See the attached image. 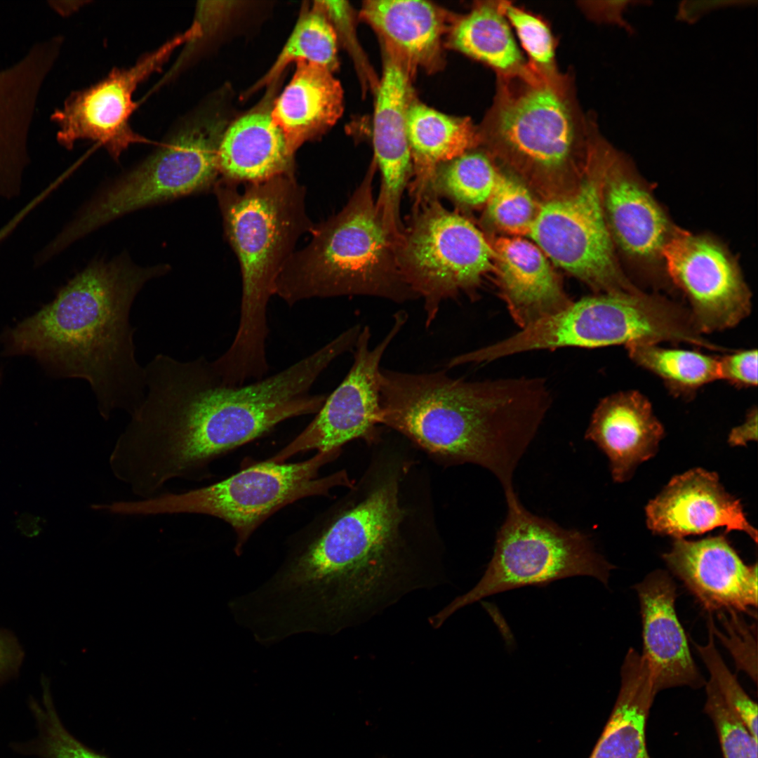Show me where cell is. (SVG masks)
I'll use <instances>...</instances> for the list:
<instances>
[{"mask_svg":"<svg viewBox=\"0 0 758 758\" xmlns=\"http://www.w3.org/2000/svg\"><path fill=\"white\" fill-rule=\"evenodd\" d=\"M335 338L285 369L227 385L204 357L157 354L145 368V398L117 438L124 469L148 496L172 480L192 479L219 456L288 419L316 414L327 394H313L321 373L345 353Z\"/></svg>","mask_w":758,"mask_h":758,"instance_id":"obj_1","label":"cell"},{"mask_svg":"<svg viewBox=\"0 0 758 758\" xmlns=\"http://www.w3.org/2000/svg\"><path fill=\"white\" fill-rule=\"evenodd\" d=\"M400 477L391 472L359 490L313 539L246 594L256 623L284 640L335 634L366 623L418 590L444 583L439 561L407 543Z\"/></svg>","mask_w":758,"mask_h":758,"instance_id":"obj_2","label":"cell"},{"mask_svg":"<svg viewBox=\"0 0 758 758\" xmlns=\"http://www.w3.org/2000/svg\"><path fill=\"white\" fill-rule=\"evenodd\" d=\"M168 270L124 255L94 261L51 302L4 331V353L31 357L55 377L85 380L105 420L117 410L131 415L145 398V379L130 312L144 285Z\"/></svg>","mask_w":758,"mask_h":758,"instance_id":"obj_3","label":"cell"},{"mask_svg":"<svg viewBox=\"0 0 758 758\" xmlns=\"http://www.w3.org/2000/svg\"><path fill=\"white\" fill-rule=\"evenodd\" d=\"M540 378L468 381L444 370L381 369L380 421L432 456L491 472L505 496L551 406Z\"/></svg>","mask_w":758,"mask_h":758,"instance_id":"obj_4","label":"cell"},{"mask_svg":"<svg viewBox=\"0 0 758 758\" xmlns=\"http://www.w3.org/2000/svg\"><path fill=\"white\" fill-rule=\"evenodd\" d=\"M219 178L213 187L224 232L240 266L242 291L236 335L220 355L230 371L258 375L268 368L267 310L277 279L300 237L314 224L305 209V190L293 175L245 183Z\"/></svg>","mask_w":758,"mask_h":758,"instance_id":"obj_5","label":"cell"},{"mask_svg":"<svg viewBox=\"0 0 758 758\" xmlns=\"http://www.w3.org/2000/svg\"><path fill=\"white\" fill-rule=\"evenodd\" d=\"M373 164L346 205L314 225L312 239L279 274L274 295L292 306L311 298L366 295L397 303L417 299L397 258L398 239L385 224L372 182Z\"/></svg>","mask_w":758,"mask_h":758,"instance_id":"obj_6","label":"cell"},{"mask_svg":"<svg viewBox=\"0 0 758 758\" xmlns=\"http://www.w3.org/2000/svg\"><path fill=\"white\" fill-rule=\"evenodd\" d=\"M595 119L583 113L573 79L529 62L497 76L492 106L479 131L500 154L544 172L564 169L585 151Z\"/></svg>","mask_w":758,"mask_h":758,"instance_id":"obj_7","label":"cell"},{"mask_svg":"<svg viewBox=\"0 0 758 758\" xmlns=\"http://www.w3.org/2000/svg\"><path fill=\"white\" fill-rule=\"evenodd\" d=\"M340 452H317L295 463L267 460L209 486L180 493L163 492L147 499L115 501L112 510L119 516L200 514L218 517L234 530L235 552L239 554L258 526L281 507L306 497L328 494L337 486H352L345 471L318 477L319 470Z\"/></svg>","mask_w":758,"mask_h":758,"instance_id":"obj_8","label":"cell"},{"mask_svg":"<svg viewBox=\"0 0 758 758\" xmlns=\"http://www.w3.org/2000/svg\"><path fill=\"white\" fill-rule=\"evenodd\" d=\"M506 503L507 515L484 574L472 590L430 618L434 627L467 605L520 587L577 576H591L607 585L614 567L597 552L589 535L532 514L517 494L506 498Z\"/></svg>","mask_w":758,"mask_h":758,"instance_id":"obj_9","label":"cell"},{"mask_svg":"<svg viewBox=\"0 0 758 758\" xmlns=\"http://www.w3.org/2000/svg\"><path fill=\"white\" fill-rule=\"evenodd\" d=\"M221 124L194 119L183 124L152 154L91 200L58 237L55 252L126 213L214 187L220 173Z\"/></svg>","mask_w":758,"mask_h":758,"instance_id":"obj_10","label":"cell"},{"mask_svg":"<svg viewBox=\"0 0 758 758\" xmlns=\"http://www.w3.org/2000/svg\"><path fill=\"white\" fill-rule=\"evenodd\" d=\"M660 341L715 348L697 330L691 314L639 291L602 293L572 302L566 309L522 328L517 335L523 352Z\"/></svg>","mask_w":758,"mask_h":758,"instance_id":"obj_11","label":"cell"},{"mask_svg":"<svg viewBox=\"0 0 758 758\" xmlns=\"http://www.w3.org/2000/svg\"><path fill=\"white\" fill-rule=\"evenodd\" d=\"M396 251L406 284L423 300L426 326L444 301L460 294L473 298L484 276L495 268L493 246L479 230L432 197L415 206Z\"/></svg>","mask_w":758,"mask_h":758,"instance_id":"obj_12","label":"cell"},{"mask_svg":"<svg viewBox=\"0 0 758 758\" xmlns=\"http://www.w3.org/2000/svg\"><path fill=\"white\" fill-rule=\"evenodd\" d=\"M572 192L539 206L528 236L555 265L602 293L635 291L616 261L613 241L603 208L600 174Z\"/></svg>","mask_w":758,"mask_h":758,"instance_id":"obj_13","label":"cell"},{"mask_svg":"<svg viewBox=\"0 0 758 758\" xmlns=\"http://www.w3.org/2000/svg\"><path fill=\"white\" fill-rule=\"evenodd\" d=\"M393 319L388 333L374 347L370 345L369 327H361L354 347L353 363L344 379L327 394L312 422L269 460L282 463L301 452L340 450L354 439L371 442L375 439L380 425V363L408 315L399 311Z\"/></svg>","mask_w":758,"mask_h":758,"instance_id":"obj_14","label":"cell"},{"mask_svg":"<svg viewBox=\"0 0 758 758\" xmlns=\"http://www.w3.org/2000/svg\"><path fill=\"white\" fill-rule=\"evenodd\" d=\"M191 27L127 68H114L105 78L72 92L51 118L58 127L57 140L67 149L77 141L93 140L118 160L131 145L147 142L130 125L136 105L133 93L142 82L159 71L175 49L197 36Z\"/></svg>","mask_w":758,"mask_h":758,"instance_id":"obj_15","label":"cell"},{"mask_svg":"<svg viewBox=\"0 0 758 758\" xmlns=\"http://www.w3.org/2000/svg\"><path fill=\"white\" fill-rule=\"evenodd\" d=\"M662 261L689 299L692 321L700 333L731 328L750 314V292L718 242L677 230L663 248Z\"/></svg>","mask_w":758,"mask_h":758,"instance_id":"obj_16","label":"cell"},{"mask_svg":"<svg viewBox=\"0 0 758 758\" xmlns=\"http://www.w3.org/2000/svg\"><path fill=\"white\" fill-rule=\"evenodd\" d=\"M590 150L599 168L603 208L613 242L639 262L662 260L663 248L677 229L628 159L599 132L591 138Z\"/></svg>","mask_w":758,"mask_h":758,"instance_id":"obj_17","label":"cell"},{"mask_svg":"<svg viewBox=\"0 0 758 758\" xmlns=\"http://www.w3.org/2000/svg\"><path fill=\"white\" fill-rule=\"evenodd\" d=\"M663 558L709 612L733 610L753 616L757 564L746 565L724 536L698 541L675 538Z\"/></svg>","mask_w":758,"mask_h":758,"instance_id":"obj_18","label":"cell"},{"mask_svg":"<svg viewBox=\"0 0 758 758\" xmlns=\"http://www.w3.org/2000/svg\"><path fill=\"white\" fill-rule=\"evenodd\" d=\"M653 533L683 538L717 527L740 531L755 543L757 531L747 520L739 500L727 493L717 474L695 468L673 477L646 507Z\"/></svg>","mask_w":758,"mask_h":758,"instance_id":"obj_19","label":"cell"},{"mask_svg":"<svg viewBox=\"0 0 758 758\" xmlns=\"http://www.w3.org/2000/svg\"><path fill=\"white\" fill-rule=\"evenodd\" d=\"M409 92L404 68L397 58H387L377 91L373 142L374 163L381 174L376 202L387 227L395 236L403 230L400 204L413 171L406 132Z\"/></svg>","mask_w":758,"mask_h":758,"instance_id":"obj_20","label":"cell"},{"mask_svg":"<svg viewBox=\"0 0 758 758\" xmlns=\"http://www.w3.org/2000/svg\"><path fill=\"white\" fill-rule=\"evenodd\" d=\"M642 621L643 653L659 691L705 684L691 656L675 610L677 586L670 574L658 569L634 585Z\"/></svg>","mask_w":758,"mask_h":758,"instance_id":"obj_21","label":"cell"},{"mask_svg":"<svg viewBox=\"0 0 758 758\" xmlns=\"http://www.w3.org/2000/svg\"><path fill=\"white\" fill-rule=\"evenodd\" d=\"M62 45L39 42L12 66L0 70V192L27 160V140L41 88ZM7 187V185H6Z\"/></svg>","mask_w":758,"mask_h":758,"instance_id":"obj_22","label":"cell"},{"mask_svg":"<svg viewBox=\"0 0 758 758\" xmlns=\"http://www.w3.org/2000/svg\"><path fill=\"white\" fill-rule=\"evenodd\" d=\"M492 246L500 295L521 328L566 309L573 302L549 260L534 243L511 236L498 238Z\"/></svg>","mask_w":758,"mask_h":758,"instance_id":"obj_23","label":"cell"},{"mask_svg":"<svg viewBox=\"0 0 758 758\" xmlns=\"http://www.w3.org/2000/svg\"><path fill=\"white\" fill-rule=\"evenodd\" d=\"M664 434L649 400L636 391L615 393L596 407L585 438L608 457L613 479L623 482L653 457Z\"/></svg>","mask_w":758,"mask_h":758,"instance_id":"obj_24","label":"cell"},{"mask_svg":"<svg viewBox=\"0 0 758 758\" xmlns=\"http://www.w3.org/2000/svg\"><path fill=\"white\" fill-rule=\"evenodd\" d=\"M220 177L237 183L294 174L293 155L271 114L248 113L224 131L218 154Z\"/></svg>","mask_w":758,"mask_h":758,"instance_id":"obj_25","label":"cell"},{"mask_svg":"<svg viewBox=\"0 0 758 758\" xmlns=\"http://www.w3.org/2000/svg\"><path fill=\"white\" fill-rule=\"evenodd\" d=\"M342 111L343 91L331 72L316 64L298 62L292 79L270 114L293 155L304 142L334 124Z\"/></svg>","mask_w":758,"mask_h":758,"instance_id":"obj_26","label":"cell"},{"mask_svg":"<svg viewBox=\"0 0 758 758\" xmlns=\"http://www.w3.org/2000/svg\"><path fill=\"white\" fill-rule=\"evenodd\" d=\"M406 132L414 180L415 205L429 198L437 168L481 142L479 128L467 118L453 117L422 103H410Z\"/></svg>","mask_w":758,"mask_h":758,"instance_id":"obj_27","label":"cell"},{"mask_svg":"<svg viewBox=\"0 0 758 758\" xmlns=\"http://www.w3.org/2000/svg\"><path fill=\"white\" fill-rule=\"evenodd\" d=\"M617 700L590 758H651L646 724L657 693L648 663L631 648L621 668Z\"/></svg>","mask_w":758,"mask_h":758,"instance_id":"obj_28","label":"cell"},{"mask_svg":"<svg viewBox=\"0 0 758 758\" xmlns=\"http://www.w3.org/2000/svg\"><path fill=\"white\" fill-rule=\"evenodd\" d=\"M362 16L414 62L426 63L438 51L443 18L432 4L417 0L366 1Z\"/></svg>","mask_w":758,"mask_h":758,"instance_id":"obj_29","label":"cell"},{"mask_svg":"<svg viewBox=\"0 0 758 758\" xmlns=\"http://www.w3.org/2000/svg\"><path fill=\"white\" fill-rule=\"evenodd\" d=\"M449 41L456 50L492 68L497 76L519 73L527 65L501 1L477 2L455 22Z\"/></svg>","mask_w":758,"mask_h":758,"instance_id":"obj_30","label":"cell"},{"mask_svg":"<svg viewBox=\"0 0 758 758\" xmlns=\"http://www.w3.org/2000/svg\"><path fill=\"white\" fill-rule=\"evenodd\" d=\"M626 347L636 364L673 387L690 390L721 379L719 359L714 357L695 351L666 349L655 343H633Z\"/></svg>","mask_w":758,"mask_h":758,"instance_id":"obj_31","label":"cell"},{"mask_svg":"<svg viewBox=\"0 0 758 758\" xmlns=\"http://www.w3.org/2000/svg\"><path fill=\"white\" fill-rule=\"evenodd\" d=\"M499 176L488 155L470 150L437 168L430 196L440 193L459 204L479 206L486 204Z\"/></svg>","mask_w":758,"mask_h":758,"instance_id":"obj_32","label":"cell"},{"mask_svg":"<svg viewBox=\"0 0 758 758\" xmlns=\"http://www.w3.org/2000/svg\"><path fill=\"white\" fill-rule=\"evenodd\" d=\"M291 62L313 63L331 72L337 66L335 33L317 1L298 20L263 83L272 79Z\"/></svg>","mask_w":758,"mask_h":758,"instance_id":"obj_33","label":"cell"},{"mask_svg":"<svg viewBox=\"0 0 758 758\" xmlns=\"http://www.w3.org/2000/svg\"><path fill=\"white\" fill-rule=\"evenodd\" d=\"M29 707L39 733L34 740L18 745L15 747L20 752L41 758H107L84 745L64 727L55 710L49 686H42L41 701L32 698Z\"/></svg>","mask_w":758,"mask_h":758,"instance_id":"obj_34","label":"cell"},{"mask_svg":"<svg viewBox=\"0 0 758 758\" xmlns=\"http://www.w3.org/2000/svg\"><path fill=\"white\" fill-rule=\"evenodd\" d=\"M486 204L492 222L512 237L528 235L539 209L524 185L502 175Z\"/></svg>","mask_w":758,"mask_h":758,"instance_id":"obj_35","label":"cell"},{"mask_svg":"<svg viewBox=\"0 0 758 758\" xmlns=\"http://www.w3.org/2000/svg\"><path fill=\"white\" fill-rule=\"evenodd\" d=\"M710 614L708 642L695 647L710 673L708 683L717 691L723 701L738 716L753 736L757 738V705L743 690L736 676L731 673L717 651L712 629Z\"/></svg>","mask_w":758,"mask_h":758,"instance_id":"obj_36","label":"cell"},{"mask_svg":"<svg viewBox=\"0 0 758 758\" xmlns=\"http://www.w3.org/2000/svg\"><path fill=\"white\" fill-rule=\"evenodd\" d=\"M501 6L510 26L514 29L521 44L528 56V62L545 72L557 69L555 58V40L546 22L510 1H501Z\"/></svg>","mask_w":758,"mask_h":758,"instance_id":"obj_37","label":"cell"},{"mask_svg":"<svg viewBox=\"0 0 758 758\" xmlns=\"http://www.w3.org/2000/svg\"><path fill=\"white\" fill-rule=\"evenodd\" d=\"M706 696L705 710L716 728L724 758H757V738L708 682Z\"/></svg>","mask_w":758,"mask_h":758,"instance_id":"obj_38","label":"cell"},{"mask_svg":"<svg viewBox=\"0 0 758 758\" xmlns=\"http://www.w3.org/2000/svg\"><path fill=\"white\" fill-rule=\"evenodd\" d=\"M724 627L721 631L712 620L714 636L719 638L734 660L738 670L745 672L755 683L757 681V638L756 624H748L733 610L719 611Z\"/></svg>","mask_w":758,"mask_h":758,"instance_id":"obj_39","label":"cell"},{"mask_svg":"<svg viewBox=\"0 0 758 758\" xmlns=\"http://www.w3.org/2000/svg\"><path fill=\"white\" fill-rule=\"evenodd\" d=\"M721 379L740 386L757 385V351L747 350L719 359Z\"/></svg>","mask_w":758,"mask_h":758,"instance_id":"obj_40","label":"cell"},{"mask_svg":"<svg viewBox=\"0 0 758 758\" xmlns=\"http://www.w3.org/2000/svg\"><path fill=\"white\" fill-rule=\"evenodd\" d=\"M634 1H580L579 6L585 15L596 22L618 25L625 29L629 34H634V28L624 18V13L629 5Z\"/></svg>","mask_w":758,"mask_h":758,"instance_id":"obj_41","label":"cell"},{"mask_svg":"<svg viewBox=\"0 0 758 758\" xmlns=\"http://www.w3.org/2000/svg\"><path fill=\"white\" fill-rule=\"evenodd\" d=\"M24 657V650L16 636L0 628V684L18 674Z\"/></svg>","mask_w":758,"mask_h":758,"instance_id":"obj_42","label":"cell"},{"mask_svg":"<svg viewBox=\"0 0 758 758\" xmlns=\"http://www.w3.org/2000/svg\"><path fill=\"white\" fill-rule=\"evenodd\" d=\"M753 1H684L677 9V20L687 23H694L708 12L724 7L742 6L752 4Z\"/></svg>","mask_w":758,"mask_h":758,"instance_id":"obj_43","label":"cell"},{"mask_svg":"<svg viewBox=\"0 0 758 758\" xmlns=\"http://www.w3.org/2000/svg\"><path fill=\"white\" fill-rule=\"evenodd\" d=\"M757 439V410L752 409L747 415L746 420L741 425L732 430L729 434V442L732 446H743L747 442Z\"/></svg>","mask_w":758,"mask_h":758,"instance_id":"obj_44","label":"cell"},{"mask_svg":"<svg viewBox=\"0 0 758 758\" xmlns=\"http://www.w3.org/2000/svg\"><path fill=\"white\" fill-rule=\"evenodd\" d=\"M0 382H1V380H0Z\"/></svg>","mask_w":758,"mask_h":758,"instance_id":"obj_45","label":"cell"}]
</instances>
